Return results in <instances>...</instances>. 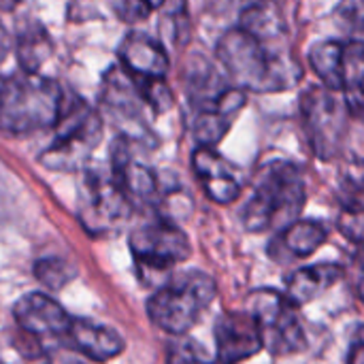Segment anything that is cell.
Wrapping results in <instances>:
<instances>
[{"mask_svg":"<svg viewBox=\"0 0 364 364\" xmlns=\"http://www.w3.org/2000/svg\"><path fill=\"white\" fill-rule=\"evenodd\" d=\"M130 252L139 279L158 290L168 282L173 267L188 260L192 247L186 232L173 220L154 218L130 232Z\"/></svg>","mask_w":364,"mask_h":364,"instance_id":"cell-6","label":"cell"},{"mask_svg":"<svg viewBox=\"0 0 364 364\" xmlns=\"http://www.w3.org/2000/svg\"><path fill=\"white\" fill-rule=\"evenodd\" d=\"M346 100H348V107H350V115L360 119L364 124V85L354 90L352 94H346Z\"/></svg>","mask_w":364,"mask_h":364,"instance_id":"cell-28","label":"cell"},{"mask_svg":"<svg viewBox=\"0 0 364 364\" xmlns=\"http://www.w3.org/2000/svg\"><path fill=\"white\" fill-rule=\"evenodd\" d=\"M346 275V269L335 262H320L303 267L286 277V296L292 305L303 307L318 296H322L326 290L337 286Z\"/></svg>","mask_w":364,"mask_h":364,"instance_id":"cell-18","label":"cell"},{"mask_svg":"<svg viewBox=\"0 0 364 364\" xmlns=\"http://www.w3.org/2000/svg\"><path fill=\"white\" fill-rule=\"evenodd\" d=\"M0 364H2V363H0Z\"/></svg>","mask_w":364,"mask_h":364,"instance_id":"cell-31","label":"cell"},{"mask_svg":"<svg viewBox=\"0 0 364 364\" xmlns=\"http://www.w3.org/2000/svg\"><path fill=\"white\" fill-rule=\"evenodd\" d=\"M166 364H215L207 352L192 339H179L171 343Z\"/></svg>","mask_w":364,"mask_h":364,"instance_id":"cell-24","label":"cell"},{"mask_svg":"<svg viewBox=\"0 0 364 364\" xmlns=\"http://www.w3.org/2000/svg\"><path fill=\"white\" fill-rule=\"evenodd\" d=\"M309 64L324 87L352 94L364 85V41H320L309 51Z\"/></svg>","mask_w":364,"mask_h":364,"instance_id":"cell-10","label":"cell"},{"mask_svg":"<svg viewBox=\"0 0 364 364\" xmlns=\"http://www.w3.org/2000/svg\"><path fill=\"white\" fill-rule=\"evenodd\" d=\"M66 341L96 363H107L124 350V339L115 328L83 318H73Z\"/></svg>","mask_w":364,"mask_h":364,"instance_id":"cell-16","label":"cell"},{"mask_svg":"<svg viewBox=\"0 0 364 364\" xmlns=\"http://www.w3.org/2000/svg\"><path fill=\"white\" fill-rule=\"evenodd\" d=\"M301 117L307 143L316 158L331 162L343 154L350 130V107L346 94L311 85L301 96Z\"/></svg>","mask_w":364,"mask_h":364,"instance_id":"cell-7","label":"cell"},{"mask_svg":"<svg viewBox=\"0 0 364 364\" xmlns=\"http://www.w3.org/2000/svg\"><path fill=\"white\" fill-rule=\"evenodd\" d=\"M348 364H364V326H360L352 339L350 352H348Z\"/></svg>","mask_w":364,"mask_h":364,"instance_id":"cell-27","label":"cell"},{"mask_svg":"<svg viewBox=\"0 0 364 364\" xmlns=\"http://www.w3.org/2000/svg\"><path fill=\"white\" fill-rule=\"evenodd\" d=\"M13 316L17 326L34 341L66 339L73 324V318L60 307V303L43 292L23 294L15 303Z\"/></svg>","mask_w":364,"mask_h":364,"instance_id":"cell-11","label":"cell"},{"mask_svg":"<svg viewBox=\"0 0 364 364\" xmlns=\"http://www.w3.org/2000/svg\"><path fill=\"white\" fill-rule=\"evenodd\" d=\"M215 294L218 286L211 275L183 271L171 275L168 282L149 296L147 316L160 331L181 337L200 320Z\"/></svg>","mask_w":364,"mask_h":364,"instance_id":"cell-4","label":"cell"},{"mask_svg":"<svg viewBox=\"0 0 364 364\" xmlns=\"http://www.w3.org/2000/svg\"><path fill=\"white\" fill-rule=\"evenodd\" d=\"M239 28L260 41H288V28L279 4L256 2L243 9Z\"/></svg>","mask_w":364,"mask_h":364,"instance_id":"cell-21","label":"cell"},{"mask_svg":"<svg viewBox=\"0 0 364 364\" xmlns=\"http://www.w3.org/2000/svg\"><path fill=\"white\" fill-rule=\"evenodd\" d=\"M245 311L252 316L262 350L273 356H292L305 350V328L299 307L290 303L284 292L271 288H258L247 294Z\"/></svg>","mask_w":364,"mask_h":364,"instance_id":"cell-8","label":"cell"},{"mask_svg":"<svg viewBox=\"0 0 364 364\" xmlns=\"http://www.w3.org/2000/svg\"><path fill=\"white\" fill-rule=\"evenodd\" d=\"M215 55L230 85L243 92H286L303 79L301 60L288 41H260L239 26L222 34Z\"/></svg>","mask_w":364,"mask_h":364,"instance_id":"cell-1","label":"cell"},{"mask_svg":"<svg viewBox=\"0 0 364 364\" xmlns=\"http://www.w3.org/2000/svg\"><path fill=\"white\" fill-rule=\"evenodd\" d=\"M194 173L205 194L218 205H232L243 194V183L237 166L211 147H196L192 156Z\"/></svg>","mask_w":364,"mask_h":364,"instance_id":"cell-13","label":"cell"},{"mask_svg":"<svg viewBox=\"0 0 364 364\" xmlns=\"http://www.w3.org/2000/svg\"><path fill=\"white\" fill-rule=\"evenodd\" d=\"M64 90L41 75H0V130L13 136L53 128Z\"/></svg>","mask_w":364,"mask_h":364,"instance_id":"cell-3","label":"cell"},{"mask_svg":"<svg viewBox=\"0 0 364 364\" xmlns=\"http://www.w3.org/2000/svg\"><path fill=\"white\" fill-rule=\"evenodd\" d=\"M354 275H356V288H358V294L364 301V252L356 254V260H354Z\"/></svg>","mask_w":364,"mask_h":364,"instance_id":"cell-29","label":"cell"},{"mask_svg":"<svg viewBox=\"0 0 364 364\" xmlns=\"http://www.w3.org/2000/svg\"><path fill=\"white\" fill-rule=\"evenodd\" d=\"M337 21L352 32L364 34V0H348L337 6Z\"/></svg>","mask_w":364,"mask_h":364,"instance_id":"cell-25","label":"cell"},{"mask_svg":"<svg viewBox=\"0 0 364 364\" xmlns=\"http://www.w3.org/2000/svg\"><path fill=\"white\" fill-rule=\"evenodd\" d=\"M119 64L143 79H164L171 66L164 45L145 32L126 34L119 45Z\"/></svg>","mask_w":364,"mask_h":364,"instance_id":"cell-15","label":"cell"},{"mask_svg":"<svg viewBox=\"0 0 364 364\" xmlns=\"http://www.w3.org/2000/svg\"><path fill=\"white\" fill-rule=\"evenodd\" d=\"M9 47H11V38H9V34H6L4 26L0 23V62L6 58V51H9Z\"/></svg>","mask_w":364,"mask_h":364,"instance_id":"cell-30","label":"cell"},{"mask_svg":"<svg viewBox=\"0 0 364 364\" xmlns=\"http://www.w3.org/2000/svg\"><path fill=\"white\" fill-rule=\"evenodd\" d=\"M134 207L111 171H83L79 181L77 213L81 226L94 237H107L124 228Z\"/></svg>","mask_w":364,"mask_h":364,"instance_id":"cell-9","label":"cell"},{"mask_svg":"<svg viewBox=\"0 0 364 364\" xmlns=\"http://www.w3.org/2000/svg\"><path fill=\"white\" fill-rule=\"evenodd\" d=\"M305 203L307 181L303 168L288 160H271L256 173L241 220L250 232H279L299 220Z\"/></svg>","mask_w":364,"mask_h":364,"instance_id":"cell-2","label":"cell"},{"mask_svg":"<svg viewBox=\"0 0 364 364\" xmlns=\"http://www.w3.org/2000/svg\"><path fill=\"white\" fill-rule=\"evenodd\" d=\"M245 102H247L245 92L230 85L213 105L198 109L194 119V136L198 141V147L213 149L226 136V132L230 130L235 117L245 107Z\"/></svg>","mask_w":364,"mask_h":364,"instance_id":"cell-14","label":"cell"},{"mask_svg":"<svg viewBox=\"0 0 364 364\" xmlns=\"http://www.w3.org/2000/svg\"><path fill=\"white\" fill-rule=\"evenodd\" d=\"M15 53L23 73L38 75V68L53 53V43L38 21H23L15 34Z\"/></svg>","mask_w":364,"mask_h":364,"instance_id":"cell-20","label":"cell"},{"mask_svg":"<svg viewBox=\"0 0 364 364\" xmlns=\"http://www.w3.org/2000/svg\"><path fill=\"white\" fill-rule=\"evenodd\" d=\"M102 102L117 115L139 117L141 111L147 107L145 92H143V77H134L122 64L113 66L105 75Z\"/></svg>","mask_w":364,"mask_h":364,"instance_id":"cell-19","label":"cell"},{"mask_svg":"<svg viewBox=\"0 0 364 364\" xmlns=\"http://www.w3.org/2000/svg\"><path fill=\"white\" fill-rule=\"evenodd\" d=\"M213 339L220 364H239L262 350L260 333L245 309L224 311L213 324Z\"/></svg>","mask_w":364,"mask_h":364,"instance_id":"cell-12","label":"cell"},{"mask_svg":"<svg viewBox=\"0 0 364 364\" xmlns=\"http://www.w3.org/2000/svg\"><path fill=\"white\" fill-rule=\"evenodd\" d=\"M156 9V4L151 2H119L113 4V11L124 19V21H143L151 11Z\"/></svg>","mask_w":364,"mask_h":364,"instance_id":"cell-26","label":"cell"},{"mask_svg":"<svg viewBox=\"0 0 364 364\" xmlns=\"http://www.w3.org/2000/svg\"><path fill=\"white\" fill-rule=\"evenodd\" d=\"M337 228L350 243L358 247V252H364V205L348 203L337 218Z\"/></svg>","mask_w":364,"mask_h":364,"instance_id":"cell-23","label":"cell"},{"mask_svg":"<svg viewBox=\"0 0 364 364\" xmlns=\"http://www.w3.org/2000/svg\"><path fill=\"white\" fill-rule=\"evenodd\" d=\"M328 232L326 226L318 220H296L288 228L279 230L271 243V256L275 260H303L316 254Z\"/></svg>","mask_w":364,"mask_h":364,"instance_id":"cell-17","label":"cell"},{"mask_svg":"<svg viewBox=\"0 0 364 364\" xmlns=\"http://www.w3.org/2000/svg\"><path fill=\"white\" fill-rule=\"evenodd\" d=\"M102 136L100 115L77 94L64 92L53 126V143L41 154V164L53 171H81Z\"/></svg>","mask_w":364,"mask_h":364,"instance_id":"cell-5","label":"cell"},{"mask_svg":"<svg viewBox=\"0 0 364 364\" xmlns=\"http://www.w3.org/2000/svg\"><path fill=\"white\" fill-rule=\"evenodd\" d=\"M34 277L45 288L60 290L75 277V269L62 258H43L34 264Z\"/></svg>","mask_w":364,"mask_h":364,"instance_id":"cell-22","label":"cell"}]
</instances>
